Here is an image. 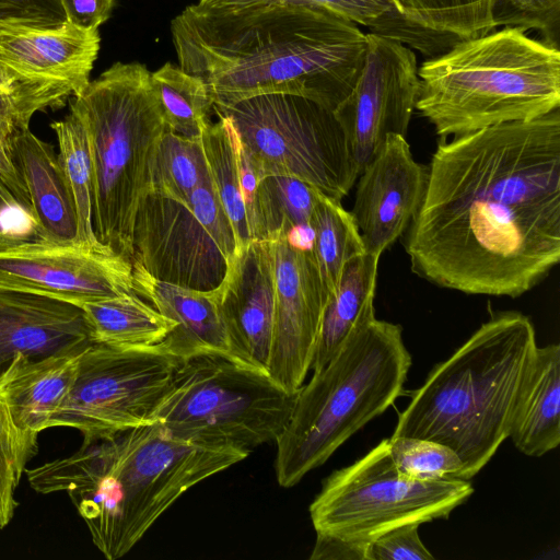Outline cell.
Masks as SVG:
<instances>
[{
	"label": "cell",
	"mask_w": 560,
	"mask_h": 560,
	"mask_svg": "<svg viewBox=\"0 0 560 560\" xmlns=\"http://www.w3.org/2000/svg\"><path fill=\"white\" fill-rule=\"evenodd\" d=\"M405 249L467 294L520 296L560 260V110L441 139Z\"/></svg>",
	"instance_id": "cell-1"
},
{
	"label": "cell",
	"mask_w": 560,
	"mask_h": 560,
	"mask_svg": "<svg viewBox=\"0 0 560 560\" xmlns=\"http://www.w3.org/2000/svg\"><path fill=\"white\" fill-rule=\"evenodd\" d=\"M171 33L179 67L207 84L219 107L290 94L334 112L352 90L368 45L354 22L291 4L196 3L172 20Z\"/></svg>",
	"instance_id": "cell-2"
},
{
	"label": "cell",
	"mask_w": 560,
	"mask_h": 560,
	"mask_svg": "<svg viewBox=\"0 0 560 560\" xmlns=\"http://www.w3.org/2000/svg\"><path fill=\"white\" fill-rule=\"evenodd\" d=\"M248 455L177 439L153 421L83 443L72 455L26 472L39 493L67 492L95 547L115 560L190 488Z\"/></svg>",
	"instance_id": "cell-3"
},
{
	"label": "cell",
	"mask_w": 560,
	"mask_h": 560,
	"mask_svg": "<svg viewBox=\"0 0 560 560\" xmlns=\"http://www.w3.org/2000/svg\"><path fill=\"white\" fill-rule=\"evenodd\" d=\"M537 347L526 315L492 314L451 357L434 365L399 413L392 436L450 446L463 462L460 479H471L509 438Z\"/></svg>",
	"instance_id": "cell-4"
},
{
	"label": "cell",
	"mask_w": 560,
	"mask_h": 560,
	"mask_svg": "<svg viewBox=\"0 0 560 560\" xmlns=\"http://www.w3.org/2000/svg\"><path fill=\"white\" fill-rule=\"evenodd\" d=\"M418 75L416 109L441 139L560 108V49L520 27L462 39Z\"/></svg>",
	"instance_id": "cell-5"
},
{
	"label": "cell",
	"mask_w": 560,
	"mask_h": 560,
	"mask_svg": "<svg viewBox=\"0 0 560 560\" xmlns=\"http://www.w3.org/2000/svg\"><path fill=\"white\" fill-rule=\"evenodd\" d=\"M412 360L398 324L371 315L298 394L276 439L275 471L290 488L322 466L402 394Z\"/></svg>",
	"instance_id": "cell-6"
},
{
	"label": "cell",
	"mask_w": 560,
	"mask_h": 560,
	"mask_svg": "<svg viewBox=\"0 0 560 560\" xmlns=\"http://www.w3.org/2000/svg\"><path fill=\"white\" fill-rule=\"evenodd\" d=\"M150 78L144 65L118 61L69 100L89 140L95 237L130 260L150 162L166 129Z\"/></svg>",
	"instance_id": "cell-7"
},
{
	"label": "cell",
	"mask_w": 560,
	"mask_h": 560,
	"mask_svg": "<svg viewBox=\"0 0 560 560\" xmlns=\"http://www.w3.org/2000/svg\"><path fill=\"white\" fill-rule=\"evenodd\" d=\"M298 394L229 357L200 354L180 360L153 420L177 439L250 453L276 441Z\"/></svg>",
	"instance_id": "cell-8"
},
{
	"label": "cell",
	"mask_w": 560,
	"mask_h": 560,
	"mask_svg": "<svg viewBox=\"0 0 560 560\" xmlns=\"http://www.w3.org/2000/svg\"><path fill=\"white\" fill-rule=\"evenodd\" d=\"M213 110L232 120L259 180L294 177L341 201L359 177L334 112L311 100L267 94Z\"/></svg>",
	"instance_id": "cell-9"
},
{
	"label": "cell",
	"mask_w": 560,
	"mask_h": 560,
	"mask_svg": "<svg viewBox=\"0 0 560 560\" xmlns=\"http://www.w3.org/2000/svg\"><path fill=\"white\" fill-rule=\"evenodd\" d=\"M472 493L471 483L459 478L419 481L401 476L386 439L323 481L310 516L316 538L366 546L397 526L447 518Z\"/></svg>",
	"instance_id": "cell-10"
},
{
	"label": "cell",
	"mask_w": 560,
	"mask_h": 560,
	"mask_svg": "<svg viewBox=\"0 0 560 560\" xmlns=\"http://www.w3.org/2000/svg\"><path fill=\"white\" fill-rule=\"evenodd\" d=\"M133 258L152 277L209 291L225 279L238 253L231 222L211 179L187 202L149 192L133 225Z\"/></svg>",
	"instance_id": "cell-11"
},
{
	"label": "cell",
	"mask_w": 560,
	"mask_h": 560,
	"mask_svg": "<svg viewBox=\"0 0 560 560\" xmlns=\"http://www.w3.org/2000/svg\"><path fill=\"white\" fill-rule=\"evenodd\" d=\"M179 362L161 343L116 348L93 342L79 354L74 383L48 429H77L90 443L153 422Z\"/></svg>",
	"instance_id": "cell-12"
},
{
	"label": "cell",
	"mask_w": 560,
	"mask_h": 560,
	"mask_svg": "<svg viewBox=\"0 0 560 560\" xmlns=\"http://www.w3.org/2000/svg\"><path fill=\"white\" fill-rule=\"evenodd\" d=\"M0 289L81 306L133 293L132 262L102 243L0 235Z\"/></svg>",
	"instance_id": "cell-13"
},
{
	"label": "cell",
	"mask_w": 560,
	"mask_h": 560,
	"mask_svg": "<svg viewBox=\"0 0 560 560\" xmlns=\"http://www.w3.org/2000/svg\"><path fill=\"white\" fill-rule=\"evenodd\" d=\"M366 42L357 81L334 110L359 173L388 135L407 136L420 86L417 58L408 46L372 33Z\"/></svg>",
	"instance_id": "cell-14"
},
{
	"label": "cell",
	"mask_w": 560,
	"mask_h": 560,
	"mask_svg": "<svg viewBox=\"0 0 560 560\" xmlns=\"http://www.w3.org/2000/svg\"><path fill=\"white\" fill-rule=\"evenodd\" d=\"M276 315L268 375L289 392L304 385L312 369L328 301L311 247L287 235L271 241Z\"/></svg>",
	"instance_id": "cell-15"
},
{
	"label": "cell",
	"mask_w": 560,
	"mask_h": 560,
	"mask_svg": "<svg viewBox=\"0 0 560 560\" xmlns=\"http://www.w3.org/2000/svg\"><path fill=\"white\" fill-rule=\"evenodd\" d=\"M428 183V166L418 163L406 137L390 133L359 175L350 211L365 252L381 256L408 229Z\"/></svg>",
	"instance_id": "cell-16"
},
{
	"label": "cell",
	"mask_w": 560,
	"mask_h": 560,
	"mask_svg": "<svg viewBox=\"0 0 560 560\" xmlns=\"http://www.w3.org/2000/svg\"><path fill=\"white\" fill-rule=\"evenodd\" d=\"M220 308L230 359L268 373L276 315L271 241L253 240L238 250L220 284Z\"/></svg>",
	"instance_id": "cell-17"
},
{
	"label": "cell",
	"mask_w": 560,
	"mask_h": 560,
	"mask_svg": "<svg viewBox=\"0 0 560 560\" xmlns=\"http://www.w3.org/2000/svg\"><path fill=\"white\" fill-rule=\"evenodd\" d=\"M98 28L68 21L55 25L0 19V63L36 79L70 84L75 95L90 82L100 51Z\"/></svg>",
	"instance_id": "cell-18"
},
{
	"label": "cell",
	"mask_w": 560,
	"mask_h": 560,
	"mask_svg": "<svg viewBox=\"0 0 560 560\" xmlns=\"http://www.w3.org/2000/svg\"><path fill=\"white\" fill-rule=\"evenodd\" d=\"M94 342L84 311L33 292L0 289V376L18 354L80 353Z\"/></svg>",
	"instance_id": "cell-19"
},
{
	"label": "cell",
	"mask_w": 560,
	"mask_h": 560,
	"mask_svg": "<svg viewBox=\"0 0 560 560\" xmlns=\"http://www.w3.org/2000/svg\"><path fill=\"white\" fill-rule=\"evenodd\" d=\"M131 262L133 293L175 323L161 342L170 353L179 360L200 354L230 358L220 285L209 291L183 288L152 277L136 260Z\"/></svg>",
	"instance_id": "cell-20"
},
{
	"label": "cell",
	"mask_w": 560,
	"mask_h": 560,
	"mask_svg": "<svg viewBox=\"0 0 560 560\" xmlns=\"http://www.w3.org/2000/svg\"><path fill=\"white\" fill-rule=\"evenodd\" d=\"M80 353L43 358L20 353L12 359L0 376V400L20 430L48 429L74 383Z\"/></svg>",
	"instance_id": "cell-21"
},
{
	"label": "cell",
	"mask_w": 560,
	"mask_h": 560,
	"mask_svg": "<svg viewBox=\"0 0 560 560\" xmlns=\"http://www.w3.org/2000/svg\"><path fill=\"white\" fill-rule=\"evenodd\" d=\"M12 151L39 236L56 242L77 241L74 202L54 147L28 128L14 132Z\"/></svg>",
	"instance_id": "cell-22"
},
{
	"label": "cell",
	"mask_w": 560,
	"mask_h": 560,
	"mask_svg": "<svg viewBox=\"0 0 560 560\" xmlns=\"http://www.w3.org/2000/svg\"><path fill=\"white\" fill-rule=\"evenodd\" d=\"M514 446L539 457L560 443V346L537 347L514 408L510 434Z\"/></svg>",
	"instance_id": "cell-23"
},
{
	"label": "cell",
	"mask_w": 560,
	"mask_h": 560,
	"mask_svg": "<svg viewBox=\"0 0 560 560\" xmlns=\"http://www.w3.org/2000/svg\"><path fill=\"white\" fill-rule=\"evenodd\" d=\"M207 8L233 9L264 4H291L323 8L361 24L370 33L388 37L419 50L429 58L436 57L462 38L434 32L406 19L390 0H199Z\"/></svg>",
	"instance_id": "cell-24"
},
{
	"label": "cell",
	"mask_w": 560,
	"mask_h": 560,
	"mask_svg": "<svg viewBox=\"0 0 560 560\" xmlns=\"http://www.w3.org/2000/svg\"><path fill=\"white\" fill-rule=\"evenodd\" d=\"M380 257L365 253L346 264L323 313L312 363L314 372L328 363L359 323L375 314Z\"/></svg>",
	"instance_id": "cell-25"
},
{
	"label": "cell",
	"mask_w": 560,
	"mask_h": 560,
	"mask_svg": "<svg viewBox=\"0 0 560 560\" xmlns=\"http://www.w3.org/2000/svg\"><path fill=\"white\" fill-rule=\"evenodd\" d=\"M94 342L141 348L163 342L175 323L135 293L81 305Z\"/></svg>",
	"instance_id": "cell-26"
},
{
	"label": "cell",
	"mask_w": 560,
	"mask_h": 560,
	"mask_svg": "<svg viewBox=\"0 0 560 560\" xmlns=\"http://www.w3.org/2000/svg\"><path fill=\"white\" fill-rule=\"evenodd\" d=\"M201 133L212 185L233 228L238 250L253 241L243 195L240 140L230 117L218 115Z\"/></svg>",
	"instance_id": "cell-27"
},
{
	"label": "cell",
	"mask_w": 560,
	"mask_h": 560,
	"mask_svg": "<svg viewBox=\"0 0 560 560\" xmlns=\"http://www.w3.org/2000/svg\"><path fill=\"white\" fill-rule=\"evenodd\" d=\"M310 226L313 231L312 252L329 299L338 288L346 264L365 254V247L352 214L341 201L319 190Z\"/></svg>",
	"instance_id": "cell-28"
},
{
	"label": "cell",
	"mask_w": 560,
	"mask_h": 560,
	"mask_svg": "<svg viewBox=\"0 0 560 560\" xmlns=\"http://www.w3.org/2000/svg\"><path fill=\"white\" fill-rule=\"evenodd\" d=\"M318 189L289 176L259 180L249 221L253 240L273 241L300 226H310Z\"/></svg>",
	"instance_id": "cell-29"
},
{
	"label": "cell",
	"mask_w": 560,
	"mask_h": 560,
	"mask_svg": "<svg viewBox=\"0 0 560 560\" xmlns=\"http://www.w3.org/2000/svg\"><path fill=\"white\" fill-rule=\"evenodd\" d=\"M210 179L201 137L188 138L166 128L150 162L149 192L187 202Z\"/></svg>",
	"instance_id": "cell-30"
},
{
	"label": "cell",
	"mask_w": 560,
	"mask_h": 560,
	"mask_svg": "<svg viewBox=\"0 0 560 560\" xmlns=\"http://www.w3.org/2000/svg\"><path fill=\"white\" fill-rule=\"evenodd\" d=\"M150 79L166 128L184 137H201L213 109L207 84L171 62L151 72Z\"/></svg>",
	"instance_id": "cell-31"
},
{
	"label": "cell",
	"mask_w": 560,
	"mask_h": 560,
	"mask_svg": "<svg viewBox=\"0 0 560 560\" xmlns=\"http://www.w3.org/2000/svg\"><path fill=\"white\" fill-rule=\"evenodd\" d=\"M59 145L58 160L73 198L78 220L77 241L97 244L92 224V162L85 128L80 118L69 113L50 125Z\"/></svg>",
	"instance_id": "cell-32"
},
{
	"label": "cell",
	"mask_w": 560,
	"mask_h": 560,
	"mask_svg": "<svg viewBox=\"0 0 560 560\" xmlns=\"http://www.w3.org/2000/svg\"><path fill=\"white\" fill-rule=\"evenodd\" d=\"M406 19L424 28L462 39L488 34L495 27L492 0H390Z\"/></svg>",
	"instance_id": "cell-33"
},
{
	"label": "cell",
	"mask_w": 560,
	"mask_h": 560,
	"mask_svg": "<svg viewBox=\"0 0 560 560\" xmlns=\"http://www.w3.org/2000/svg\"><path fill=\"white\" fill-rule=\"evenodd\" d=\"M74 95L68 83L31 78L0 63V115L15 131L28 129L37 112L60 108Z\"/></svg>",
	"instance_id": "cell-34"
},
{
	"label": "cell",
	"mask_w": 560,
	"mask_h": 560,
	"mask_svg": "<svg viewBox=\"0 0 560 560\" xmlns=\"http://www.w3.org/2000/svg\"><path fill=\"white\" fill-rule=\"evenodd\" d=\"M388 452L396 470L419 481L459 478L463 462L447 445L415 436H390Z\"/></svg>",
	"instance_id": "cell-35"
},
{
	"label": "cell",
	"mask_w": 560,
	"mask_h": 560,
	"mask_svg": "<svg viewBox=\"0 0 560 560\" xmlns=\"http://www.w3.org/2000/svg\"><path fill=\"white\" fill-rule=\"evenodd\" d=\"M36 432L20 430L0 400V529L11 521L18 505L14 491L26 463L37 451Z\"/></svg>",
	"instance_id": "cell-36"
},
{
	"label": "cell",
	"mask_w": 560,
	"mask_h": 560,
	"mask_svg": "<svg viewBox=\"0 0 560 560\" xmlns=\"http://www.w3.org/2000/svg\"><path fill=\"white\" fill-rule=\"evenodd\" d=\"M491 18L494 26L536 30L559 49L560 0H492Z\"/></svg>",
	"instance_id": "cell-37"
},
{
	"label": "cell",
	"mask_w": 560,
	"mask_h": 560,
	"mask_svg": "<svg viewBox=\"0 0 560 560\" xmlns=\"http://www.w3.org/2000/svg\"><path fill=\"white\" fill-rule=\"evenodd\" d=\"M420 525L409 523L375 537L366 545L365 560H433L420 539Z\"/></svg>",
	"instance_id": "cell-38"
},
{
	"label": "cell",
	"mask_w": 560,
	"mask_h": 560,
	"mask_svg": "<svg viewBox=\"0 0 560 560\" xmlns=\"http://www.w3.org/2000/svg\"><path fill=\"white\" fill-rule=\"evenodd\" d=\"M0 235L39 236L32 211L0 180Z\"/></svg>",
	"instance_id": "cell-39"
},
{
	"label": "cell",
	"mask_w": 560,
	"mask_h": 560,
	"mask_svg": "<svg viewBox=\"0 0 560 560\" xmlns=\"http://www.w3.org/2000/svg\"><path fill=\"white\" fill-rule=\"evenodd\" d=\"M7 18L46 25L66 20L59 0H0V19Z\"/></svg>",
	"instance_id": "cell-40"
},
{
	"label": "cell",
	"mask_w": 560,
	"mask_h": 560,
	"mask_svg": "<svg viewBox=\"0 0 560 560\" xmlns=\"http://www.w3.org/2000/svg\"><path fill=\"white\" fill-rule=\"evenodd\" d=\"M14 132L13 126L0 115V180L22 205L32 211L25 184L13 159L12 137Z\"/></svg>",
	"instance_id": "cell-41"
},
{
	"label": "cell",
	"mask_w": 560,
	"mask_h": 560,
	"mask_svg": "<svg viewBox=\"0 0 560 560\" xmlns=\"http://www.w3.org/2000/svg\"><path fill=\"white\" fill-rule=\"evenodd\" d=\"M65 19L82 28H98L112 15L115 0H59Z\"/></svg>",
	"instance_id": "cell-42"
}]
</instances>
